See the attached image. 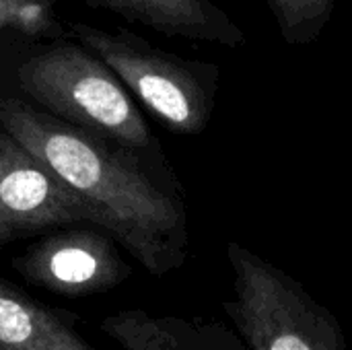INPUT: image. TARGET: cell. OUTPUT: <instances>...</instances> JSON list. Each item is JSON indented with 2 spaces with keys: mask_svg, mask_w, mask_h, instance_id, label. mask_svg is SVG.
I'll use <instances>...</instances> for the list:
<instances>
[{
  "mask_svg": "<svg viewBox=\"0 0 352 350\" xmlns=\"http://www.w3.org/2000/svg\"><path fill=\"white\" fill-rule=\"evenodd\" d=\"M280 37L289 45H309L322 37L338 0H264Z\"/></svg>",
  "mask_w": 352,
  "mask_h": 350,
  "instance_id": "cell-10",
  "label": "cell"
},
{
  "mask_svg": "<svg viewBox=\"0 0 352 350\" xmlns=\"http://www.w3.org/2000/svg\"><path fill=\"white\" fill-rule=\"evenodd\" d=\"M72 31L169 130L200 134L208 126L221 87L219 64L179 58L128 31L109 33L82 23Z\"/></svg>",
  "mask_w": 352,
  "mask_h": 350,
  "instance_id": "cell-4",
  "label": "cell"
},
{
  "mask_svg": "<svg viewBox=\"0 0 352 350\" xmlns=\"http://www.w3.org/2000/svg\"><path fill=\"white\" fill-rule=\"evenodd\" d=\"M130 23L169 37L214 43L229 50L245 43L243 29L212 0H85Z\"/></svg>",
  "mask_w": 352,
  "mask_h": 350,
  "instance_id": "cell-7",
  "label": "cell"
},
{
  "mask_svg": "<svg viewBox=\"0 0 352 350\" xmlns=\"http://www.w3.org/2000/svg\"><path fill=\"white\" fill-rule=\"evenodd\" d=\"M227 260L233 297L221 307L248 350H351L338 318L291 274L239 241Z\"/></svg>",
  "mask_w": 352,
  "mask_h": 350,
  "instance_id": "cell-2",
  "label": "cell"
},
{
  "mask_svg": "<svg viewBox=\"0 0 352 350\" xmlns=\"http://www.w3.org/2000/svg\"><path fill=\"white\" fill-rule=\"evenodd\" d=\"M14 268L31 285L62 295L107 291L130 274L113 243L85 229L41 239L14 260Z\"/></svg>",
  "mask_w": 352,
  "mask_h": 350,
  "instance_id": "cell-6",
  "label": "cell"
},
{
  "mask_svg": "<svg viewBox=\"0 0 352 350\" xmlns=\"http://www.w3.org/2000/svg\"><path fill=\"white\" fill-rule=\"evenodd\" d=\"M58 0H0V31H19L25 35L56 33Z\"/></svg>",
  "mask_w": 352,
  "mask_h": 350,
  "instance_id": "cell-11",
  "label": "cell"
},
{
  "mask_svg": "<svg viewBox=\"0 0 352 350\" xmlns=\"http://www.w3.org/2000/svg\"><path fill=\"white\" fill-rule=\"evenodd\" d=\"M0 350H97L54 311L0 281Z\"/></svg>",
  "mask_w": 352,
  "mask_h": 350,
  "instance_id": "cell-9",
  "label": "cell"
},
{
  "mask_svg": "<svg viewBox=\"0 0 352 350\" xmlns=\"http://www.w3.org/2000/svg\"><path fill=\"white\" fill-rule=\"evenodd\" d=\"M19 85L52 116L130 151L157 140L122 80L93 52L60 43L19 66Z\"/></svg>",
  "mask_w": 352,
  "mask_h": 350,
  "instance_id": "cell-3",
  "label": "cell"
},
{
  "mask_svg": "<svg viewBox=\"0 0 352 350\" xmlns=\"http://www.w3.org/2000/svg\"><path fill=\"white\" fill-rule=\"evenodd\" d=\"M101 328L124 350H248L239 334L225 324L153 316L142 309L111 314Z\"/></svg>",
  "mask_w": 352,
  "mask_h": 350,
  "instance_id": "cell-8",
  "label": "cell"
},
{
  "mask_svg": "<svg viewBox=\"0 0 352 350\" xmlns=\"http://www.w3.org/2000/svg\"><path fill=\"white\" fill-rule=\"evenodd\" d=\"M0 124L23 149L50 165L93 210L95 225L122 243L153 276L188 260L190 221L171 177L159 179L136 151L105 142L23 101L0 103Z\"/></svg>",
  "mask_w": 352,
  "mask_h": 350,
  "instance_id": "cell-1",
  "label": "cell"
},
{
  "mask_svg": "<svg viewBox=\"0 0 352 350\" xmlns=\"http://www.w3.org/2000/svg\"><path fill=\"white\" fill-rule=\"evenodd\" d=\"M76 221L95 223V215L50 165L2 130L0 243Z\"/></svg>",
  "mask_w": 352,
  "mask_h": 350,
  "instance_id": "cell-5",
  "label": "cell"
}]
</instances>
